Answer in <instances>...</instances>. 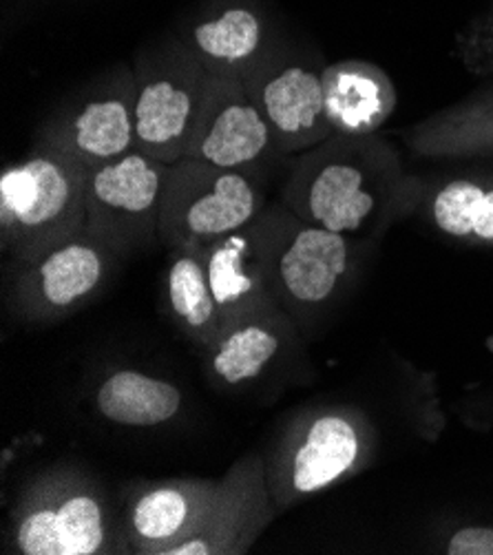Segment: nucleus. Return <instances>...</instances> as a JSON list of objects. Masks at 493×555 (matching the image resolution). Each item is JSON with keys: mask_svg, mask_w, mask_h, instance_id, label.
I'll list each match as a JSON object with an SVG mask.
<instances>
[{"mask_svg": "<svg viewBox=\"0 0 493 555\" xmlns=\"http://www.w3.org/2000/svg\"><path fill=\"white\" fill-rule=\"evenodd\" d=\"M420 189L388 140L330 135L297 157L282 204L308 224L376 244L416 212Z\"/></svg>", "mask_w": 493, "mask_h": 555, "instance_id": "1", "label": "nucleus"}, {"mask_svg": "<svg viewBox=\"0 0 493 555\" xmlns=\"http://www.w3.org/2000/svg\"><path fill=\"white\" fill-rule=\"evenodd\" d=\"M378 446L372 418L354 405L301 412L265 456L268 489L280 512L369 467Z\"/></svg>", "mask_w": 493, "mask_h": 555, "instance_id": "2", "label": "nucleus"}, {"mask_svg": "<svg viewBox=\"0 0 493 555\" xmlns=\"http://www.w3.org/2000/svg\"><path fill=\"white\" fill-rule=\"evenodd\" d=\"M8 546L16 555L125 553L120 518L102 487L76 467H53L21 493Z\"/></svg>", "mask_w": 493, "mask_h": 555, "instance_id": "3", "label": "nucleus"}, {"mask_svg": "<svg viewBox=\"0 0 493 555\" xmlns=\"http://www.w3.org/2000/svg\"><path fill=\"white\" fill-rule=\"evenodd\" d=\"M268 286L290 319H312L352 284L374 244L308 224L284 204L261 215Z\"/></svg>", "mask_w": 493, "mask_h": 555, "instance_id": "4", "label": "nucleus"}, {"mask_svg": "<svg viewBox=\"0 0 493 555\" xmlns=\"http://www.w3.org/2000/svg\"><path fill=\"white\" fill-rule=\"evenodd\" d=\"M87 169L56 149L36 144L0 176V246L14 261L87 229Z\"/></svg>", "mask_w": 493, "mask_h": 555, "instance_id": "5", "label": "nucleus"}, {"mask_svg": "<svg viewBox=\"0 0 493 555\" xmlns=\"http://www.w3.org/2000/svg\"><path fill=\"white\" fill-rule=\"evenodd\" d=\"M265 210L261 166L222 169L182 157L171 164L159 215V242L171 248H202L250 227Z\"/></svg>", "mask_w": 493, "mask_h": 555, "instance_id": "6", "label": "nucleus"}, {"mask_svg": "<svg viewBox=\"0 0 493 555\" xmlns=\"http://www.w3.org/2000/svg\"><path fill=\"white\" fill-rule=\"evenodd\" d=\"M133 74L138 149L176 164L186 155L212 74L180 36L140 51Z\"/></svg>", "mask_w": 493, "mask_h": 555, "instance_id": "7", "label": "nucleus"}, {"mask_svg": "<svg viewBox=\"0 0 493 555\" xmlns=\"http://www.w3.org/2000/svg\"><path fill=\"white\" fill-rule=\"evenodd\" d=\"M171 164L131 153L87 171V229L120 259L146 253L159 242V215Z\"/></svg>", "mask_w": 493, "mask_h": 555, "instance_id": "8", "label": "nucleus"}, {"mask_svg": "<svg viewBox=\"0 0 493 555\" xmlns=\"http://www.w3.org/2000/svg\"><path fill=\"white\" fill-rule=\"evenodd\" d=\"M118 253L89 229L14 261L12 308L29 323H51L87 306L118 266Z\"/></svg>", "mask_w": 493, "mask_h": 555, "instance_id": "9", "label": "nucleus"}, {"mask_svg": "<svg viewBox=\"0 0 493 555\" xmlns=\"http://www.w3.org/2000/svg\"><path fill=\"white\" fill-rule=\"evenodd\" d=\"M36 144L61 151L87 171L138 149L133 69L120 65L61 106Z\"/></svg>", "mask_w": 493, "mask_h": 555, "instance_id": "10", "label": "nucleus"}, {"mask_svg": "<svg viewBox=\"0 0 493 555\" xmlns=\"http://www.w3.org/2000/svg\"><path fill=\"white\" fill-rule=\"evenodd\" d=\"M323 69L312 55L282 42L242 78L280 155H301L333 135L325 116Z\"/></svg>", "mask_w": 493, "mask_h": 555, "instance_id": "11", "label": "nucleus"}, {"mask_svg": "<svg viewBox=\"0 0 493 555\" xmlns=\"http://www.w3.org/2000/svg\"><path fill=\"white\" fill-rule=\"evenodd\" d=\"M277 516L265 459L246 454L217 480L199 529L171 555H244Z\"/></svg>", "mask_w": 493, "mask_h": 555, "instance_id": "12", "label": "nucleus"}, {"mask_svg": "<svg viewBox=\"0 0 493 555\" xmlns=\"http://www.w3.org/2000/svg\"><path fill=\"white\" fill-rule=\"evenodd\" d=\"M280 155L268 122L237 76H212L186 155L222 169H257Z\"/></svg>", "mask_w": 493, "mask_h": 555, "instance_id": "13", "label": "nucleus"}, {"mask_svg": "<svg viewBox=\"0 0 493 555\" xmlns=\"http://www.w3.org/2000/svg\"><path fill=\"white\" fill-rule=\"evenodd\" d=\"M182 42L212 76L246 78L282 40L257 0H217L182 29Z\"/></svg>", "mask_w": 493, "mask_h": 555, "instance_id": "14", "label": "nucleus"}, {"mask_svg": "<svg viewBox=\"0 0 493 555\" xmlns=\"http://www.w3.org/2000/svg\"><path fill=\"white\" fill-rule=\"evenodd\" d=\"M215 485L212 478H167L135 487L120 516L125 553L171 555L199 529Z\"/></svg>", "mask_w": 493, "mask_h": 555, "instance_id": "15", "label": "nucleus"}, {"mask_svg": "<svg viewBox=\"0 0 493 555\" xmlns=\"http://www.w3.org/2000/svg\"><path fill=\"white\" fill-rule=\"evenodd\" d=\"M215 301L224 319V330L246 317L282 310L270 293L263 250L261 217L250 227L197 248Z\"/></svg>", "mask_w": 493, "mask_h": 555, "instance_id": "16", "label": "nucleus"}, {"mask_svg": "<svg viewBox=\"0 0 493 555\" xmlns=\"http://www.w3.org/2000/svg\"><path fill=\"white\" fill-rule=\"evenodd\" d=\"M325 116L333 135H376L399 104L386 69L367 61H341L323 69Z\"/></svg>", "mask_w": 493, "mask_h": 555, "instance_id": "17", "label": "nucleus"}, {"mask_svg": "<svg viewBox=\"0 0 493 555\" xmlns=\"http://www.w3.org/2000/svg\"><path fill=\"white\" fill-rule=\"evenodd\" d=\"M416 212L450 240L493 248V173L471 171L423 182Z\"/></svg>", "mask_w": 493, "mask_h": 555, "instance_id": "18", "label": "nucleus"}, {"mask_svg": "<svg viewBox=\"0 0 493 555\" xmlns=\"http://www.w3.org/2000/svg\"><path fill=\"white\" fill-rule=\"evenodd\" d=\"M405 144L427 159L493 157V85L414 125Z\"/></svg>", "mask_w": 493, "mask_h": 555, "instance_id": "19", "label": "nucleus"}, {"mask_svg": "<svg viewBox=\"0 0 493 555\" xmlns=\"http://www.w3.org/2000/svg\"><path fill=\"white\" fill-rule=\"evenodd\" d=\"M286 321L284 310H272L229 325L206 348L208 378L222 390H239L257 380L284 348Z\"/></svg>", "mask_w": 493, "mask_h": 555, "instance_id": "20", "label": "nucleus"}, {"mask_svg": "<svg viewBox=\"0 0 493 555\" xmlns=\"http://www.w3.org/2000/svg\"><path fill=\"white\" fill-rule=\"evenodd\" d=\"M95 410L120 427H159L180 414L182 390L138 370H116L100 383Z\"/></svg>", "mask_w": 493, "mask_h": 555, "instance_id": "21", "label": "nucleus"}, {"mask_svg": "<svg viewBox=\"0 0 493 555\" xmlns=\"http://www.w3.org/2000/svg\"><path fill=\"white\" fill-rule=\"evenodd\" d=\"M164 293L173 323L195 346L206 350L219 339L224 332V319L197 248H171Z\"/></svg>", "mask_w": 493, "mask_h": 555, "instance_id": "22", "label": "nucleus"}, {"mask_svg": "<svg viewBox=\"0 0 493 555\" xmlns=\"http://www.w3.org/2000/svg\"><path fill=\"white\" fill-rule=\"evenodd\" d=\"M463 65L478 76H493V0L456 38Z\"/></svg>", "mask_w": 493, "mask_h": 555, "instance_id": "23", "label": "nucleus"}, {"mask_svg": "<svg viewBox=\"0 0 493 555\" xmlns=\"http://www.w3.org/2000/svg\"><path fill=\"white\" fill-rule=\"evenodd\" d=\"M443 553L447 555H493V527L471 525L452 531Z\"/></svg>", "mask_w": 493, "mask_h": 555, "instance_id": "24", "label": "nucleus"}]
</instances>
